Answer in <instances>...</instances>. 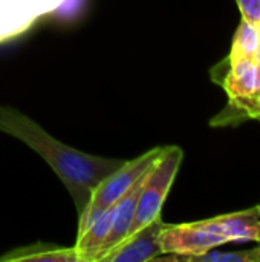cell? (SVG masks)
Masks as SVG:
<instances>
[{"label":"cell","mask_w":260,"mask_h":262,"mask_svg":"<svg viewBox=\"0 0 260 262\" xmlns=\"http://www.w3.org/2000/svg\"><path fill=\"white\" fill-rule=\"evenodd\" d=\"M0 132L38 154L70 193L78 216L89 204L97 186L124 164V160L89 155L49 135L38 123L15 107L0 104Z\"/></svg>","instance_id":"cell-1"},{"label":"cell","mask_w":260,"mask_h":262,"mask_svg":"<svg viewBox=\"0 0 260 262\" xmlns=\"http://www.w3.org/2000/svg\"><path fill=\"white\" fill-rule=\"evenodd\" d=\"M260 243V204L215 218L167 224L161 232L162 255H198L230 243Z\"/></svg>","instance_id":"cell-2"},{"label":"cell","mask_w":260,"mask_h":262,"mask_svg":"<svg viewBox=\"0 0 260 262\" xmlns=\"http://www.w3.org/2000/svg\"><path fill=\"white\" fill-rule=\"evenodd\" d=\"M182 160L184 152L179 146H164L162 154L152 166L143 183L130 233L152 223L155 218L161 216L164 203L170 193Z\"/></svg>","instance_id":"cell-3"},{"label":"cell","mask_w":260,"mask_h":262,"mask_svg":"<svg viewBox=\"0 0 260 262\" xmlns=\"http://www.w3.org/2000/svg\"><path fill=\"white\" fill-rule=\"evenodd\" d=\"M162 150L164 147H155L132 161H124L120 169L110 173L106 180H103L97 186L89 204L78 216L77 236L81 235L107 207L115 204L144 173H147L149 169L156 163Z\"/></svg>","instance_id":"cell-4"},{"label":"cell","mask_w":260,"mask_h":262,"mask_svg":"<svg viewBox=\"0 0 260 262\" xmlns=\"http://www.w3.org/2000/svg\"><path fill=\"white\" fill-rule=\"evenodd\" d=\"M66 0H0V43L28 32L38 20L54 12Z\"/></svg>","instance_id":"cell-5"},{"label":"cell","mask_w":260,"mask_h":262,"mask_svg":"<svg viewBox=\"0 0 260 262\" xmlns=\"http://www.w3.org/2000/svg\"><path fill=\"white\" fill-rule=\"evenodd\" d=\"M211 80L221 84L228 101L244 100L260 91V74L253 57H225L211 69Z\"/></svg>","instance_id":"cell-6"},{"label":"cell","mask_w":260,"mask_h":262,"mask_svg":"<svg viewBox=\"0 0 260 262\" xmlns=\"http://www.w3.org/2000/svg\"><path fill=\"white\" fill-rule=\"evenodd\" d=\"M162 216L155 218L152 223L130 233L116 247H113L100 262H146L155 261L162 255L161 232L166 229Z\"/></svg>","instance_id":"cell-7"},{"label":"cell","mask_w":260,"mask_h":262,"mask_svg":"<svg viewBox=\"0 0 260 262\" xmlns=\"http://www.w3.org/2000/svg\"><path fill=\"white\" fill-rule=\"evenodd\" d=\"M115 209L116 203L107 207L81 235L77 236L74 249L80 258V262H97V258L110 233L115 220Z\"/></svg>","instance_id":"cell-8"},{"label":"cell","mask_w":260,"mask_h":262,"mask_svg":"<svg viewBox=\"0 0 260 262\" xmlns=\"http://www.w3.org/2000/svg\"><path fill=\"white\" fill-rule=\"evenodd\" d=\"M0 262H80L75 249L58 247L54 244H34L9 250L0 256Z\"/></svg>","instance_id":"cell-9"},{"label":"cell","mask_w":260,"mask_h":262,"mask_svg":"<svg viewBox=\"0 0 260 262\" xmlns=\"http://www.w3.org/2000/svg\"><path fill=\"white\" fill-rule=\"evenodd\" d=\"M248 120L260 121V91L250 98L227 101L225 107L210 121V124L213 127H233Z\"/></svg>","instance_id":"cell-10"},{"label":"cell","mask_w":260,"mask_h":262,"mask_svg":"<svg viewBox=\"0 0 260 262\" xmlns=\"http://www.w3.org/2000/svg\"><path fill=\"white\" fill-rule=\"evenodd\" d=\"M155 261L172 262H260L259 246L250 250H207L198 255H159Z\"/></svg>","instance_id":"cell-11"},{"label":"cell","mask_w":260,"mask_h":262,"mask_svg":"<svg viewBox=\"0 0 260 262\" xmlns=\"http://www.w3.org/2000/svg\"><path fill=\"white\" fill-rule=\"evenodd\" d=\"M260 45V25L250 23L242 18L239 23L236 34L233 37L231 49L228 57L238 58V57H254L256 51Z\"/></svg>","instance_id":"cell-12"},{"label":"cell","mask_w":260,"mask_h":262,"mask_svg":"<svg viewBox=\"0 0 260 262\" xmlns=\"http://www.w3.org/2000/svg\"><path fill=\"white\" fill-rule=\"evenodd\" d=\"M244 20L260 25V0H236Z\"/></svg>","instance_id":"cell-13"},{"label":"cell","mask_w":260,"mask_h":262,"mask_svg":"<svg viewBox=\"0 0 260 262\" xmlns=\"http://www.w3.org/2000/svg\"><path fill=\"white\" fill-rule=\"evenodd\" d=\"M254 61H256V64H257V69H259V74H260V45H259V49L256 51V54H254Z\"/></svg>","instance_id":"cell-14"},{"label":"cell","mask_w":260,"mask_h":262,"mask_svg":"<svg viewBox=\"0 0 260 262\" xmlns=\"http://www.w3.org/2000/svg\"><path fill=\"white\" fill-rule=\"evenodd\" d=\"M259 249H260V243H259Z\"/></svg>","instance_id":"cell-15"}]
</instances>
